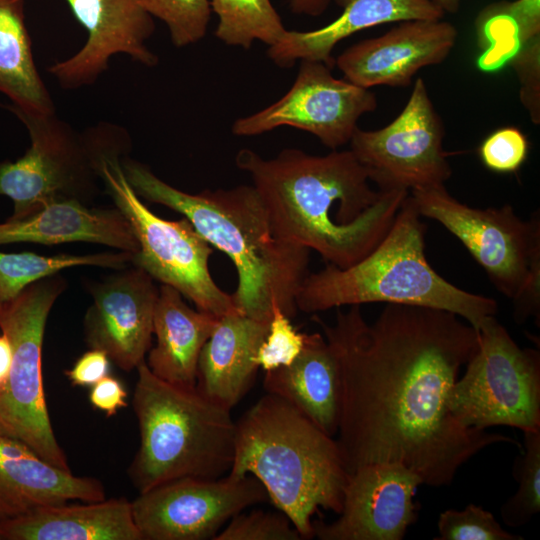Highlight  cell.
I'll return each mask as SVG.
<instances>
[{
  "mask_svg": "<svg viewBox=\"0 0 540 540\" xmlns=\"http://www.w3.org/2000/svg\"><path fill=\"white\" fill-rule=\"evenodd\" d=\"M339 368L336 440L349 474L373 463L400 464L432 487L448 486L483 449L514 439L462 426L451 389L478 347V332L449 311L385 304L372 323L361 305L318 317Z\"/></svg>",
  "mask_w": 540,
  "mask_h": 540,
  "instance_id": "1",
  "label": "cell"
},
{
  "mask_svg": "<svg viewBox=\"0 0 540 540\" xmlns=\"http://www.w3.org/2000/svg\"><path fill=\"white\" fill-rule=\"evenodd\" d=\"M235 163L250 176L277 233L341 269L380 243L409 194L374 190L350 149L312 155L285 148L265 159L243 148Z\"/></svg>",
  "mask_w": 540,
  "mask_h": 540,
  "instance_id": "2",
  "label": "cell"
},
{
  "mask_svg": "<svg viewBox=\"0 0 540 540\" xmlns=\"http://www.w3.org/2000/svg\"><path fill=\"white\" fill-rule=\"evenodd\" d=\"M121 166L139 197L182 214L211 246L230 258L237 272L232 297L240 313L269 322L277 305L289 318L296 315V297L309 274V249L277 233L253 185L191 194L129 157L122 158Z\"/></svg>",
  "mask_w": 540,
  "mask_h": 540,
  "instance_id": "3",
  "label": "cell"
},
{
  "mask_svg": "<svg viewBox=\"0 0 540 540\" xmlns=\"http://www.w3.org/2000/svg\"><path fill=\"white\" fill-rule=\"evenodd\" d=\"M232 477H255L302 539L312 517L342 509L347 472L338 444L288 401L267 393L236 422Z\"/></svg>",
  "mask_w": 540,
  "mask_h": 540,
  "instance_id": "4",
  "label": "cell"
},
{
  "mask_svg": "<svg viewBox=\"0 0 540 540\" xmlns=\"http://www.w3.org/2000/svg\"><path fill=\"white\" fill-rule=\"evenodd\" d=\"M425 230L408 194L391 228L368 255L348 268L327 264L306 276L296 297L298 310L315 313L367 303L428 307L454 313L477 330L498 312L496 300L440 276L425 255Z\"/></svg>",
  "mask_w": 540,
  "mask_h": 540,
  "instance_id": "5",
  "label": "cell"
},
{
  "mask_svg": "<svg viewBox=\"0 0 540 540\" xmlns=\"http://www.w3.org/2000/svg\"><path fill=\"white\" fill-rule=\"evenodd\" d=\"M136 369L132 404L140 444L128 474L139 493L178 478L216 479L229 473L236 433L231 410L196 387L158 378L145 361Z\"/></svg>",
  "mask_w": 540,
  "mask_h": 540,
  "instance_id": "6",
  "label": "cell"
},
{
  "mask_svg": "<svg viewBox=\"0 0 540 540\" xmlns=\"http://www.w3.org/2000/svg\"><path fill=\"white\" fill-rule=\"evenodd\" d=\"M128 146L125 132L104 137L96 148L95 166L108 195L130 224L139 244L131 264L178 290L200 311L218 318L239 312L232 294L223 291L210 273L211 245L187 218L170 221L158 217L130 186L121 166Z\"/></svg>",
  "mask_w": 540,
  "mask_h": 540,
  "instance_id": "7",
  "label": "cell"
},
{
  "mask_svg": "<svg viewBox=\"0 0 540 540\" xmlns=\"http://www.w3.org/2000/svg\"><path fill=\"white\" fill-rule=\"evenodd\" d=\"M421 217L444 226L466 247L494 287L513 302L518 324L540 319V215L520 218L511 205L474 208L445 185L409 192Z\"/></svg>",
  "mask_w": 540,
  "mask_h": 540,
  "instance_id": "8",
  "label": "cell"
},
{
  "mask_svg": "<svg viewBox=\"0 0 540 540\" xmlns=\"http://www.w3.org/2000/svg\"><path fill=\"white\" fill-rule=\"evenodd\" d=\"M66 288L58 273L34 282L0 305V330L12 362L0 392V433L22 441L50 464L71 471L54 435L42 378V345L50 310Z\"/></svg>",
  "mask_w": 540,
  "mask_h": 540,
  "instance_id": "9",
  "label": "cell"
},
{
  "mask_svg": "<svg viewBox=\"0 0 540 540\" xmlns=\"http://www.w3.org/2000/svg\"><path fill=\"white\" fill-rule=\"evenodd\" d=\"M478 347L455 381L448 407L464 427L540 430V352L521 348L495 316L477 329Z\"/></svg>",
  "mask_w": 540,
  "mask_h": 540,
  "instance_id": "10",
  "label": "cell"
},
{
  "mask_svg": "<svg viewBox=\"0 0 540 540\" xmlns=\"http://www.w3.org/2000/svg\"><path fill=\"white\" fill-rule=\"evenodd\" d=\"M11 111L26 126L31 145L16 161L0 163V195L14 205L7 220H22L56 200L89 201L99 176L88 132L77 133L55 113Z\"/></svg>",
  "mask_w": 540,
  "mask_h": 540,
  "instance_id": "11",
  "label": "cell"
},
{
  "mask_svg": "<svg viewBox=\"0 0 540 540\" xmlns=\"http://www.w3.org/2000/svg\"><path fill=\"white\" fill-rule=\"evenodd\" d=\"M445 128L422 78L398 116L377 130L357 128L350 150L378 189L411 191L444 185L452 169L443 148Z\"/></svg>",
  "mask_w": 540,
  "mask_h": 540,
  "instance_id": "12",
  "label": "cell"
},
{
  "mask_svg": "<svg viewBox=\"0 0 540 540\" xmlns=\"http://www.w3.org/2000/svg\"><path fill=\"white\" fill-rule=\"evenodd\" d=\"M376 109L377 98L369 89L334 77L332 68L324 62L302 60L285 95L254 114L236 119L231 131L250 137L290 126L337 150L350 142L358 120Z\"/></svg>",
  "mask_w": 540,
  "mask_h": 540,
  "instance_id": "13",
  "label": "cell"
},
{
  "mask_svg": "<svg viewBox=\"0 0 540 540\" xmlns=\"http://www.w3.org/2000/svg\"><path fill=\"white\" fill-rule=\"evenodd\" d=\"M269 500L253 476L167 481L131 502L142 540L214 539L222 525L246 508Z\"/></svg>",
  "mask_w": 540,
  "mask_h": 540,
  "instance_id": "14",
  "label": "cell"
},
{
  "mask_svg": "<svg viewBox=\"0 0 540 540\" xmlns=\"http://www.w3.org/2000/svg\"><path fill=\"white\" fill-rule=\"evenodd\" d=\"M420 477L395 463H373L349 474L339 517L313 521L320 540H402L417 521Z\"/></svg>",
  "mask_w": 540,
  "mask_h": 540,
  "instance_id": "15",
  "label": "cell"
},
{
  "mask_svg": "<svg viewBox=\"0 0 540 540\" xmlns=\"http://www.w3.org/2000/svg\"><path fill=\"white\" fill-rule=\"evenodd\" d=\"M64 1L88 37L77 53L48 68L62 88L94 84L108 69L110 58L120 53L147 67L157 65V55L146 45L155 30L153 17L138 0Z\"/></svg>",
  "mask_w": 540,
  "mask_h": 540,
  "instance_id": "16",
  "label": "cell"
},
{
  "mask_svg": "<svg viewBox=\"0 0 540 540\" xmlns=\"http://www.w3.org/2000/svg\"><path fill=\"white\" fill-rule=\"evenodd\" d=\"M154 281L132 265L92 288L93 302L83 321L85 341L124 371L136 369L151 347L159 294Z\"/></svg>",
  "mask_w": 540,
  "mask_h": 540,
  "instance_id": "17",
  "label": "cell"
},
{
  "mask_svg": "<svg viewBox=\"0 0 540 540\" xmlns=\"http://www.w3.org/2000/svg\"><path fill=\"white\" fill-rule=\"evenodd\" d=\"M457 37V28L443 19L402 21L380 36L348 47L335 66L344 79L366 89L406 87L420 69L442 63Z\"/></svg>",
  "mask_w": 540,
  "mask_h": 540,
  "instance_id": "18",
  "label": "cell"
},
{
  "mask_svg": "<svg viewBox=\"0 0 540 540\" xmlns=\"http://www.w3.org/2000/svg\"><path fill=\"white\" fill-rule=\"evenodd\" d=\"M105 499L102 483L50 464L20 440L0 433V520L70 500Z\"/></svg>",
  "mask_w": 540,
  "mask_h": 540,
  "instance_id": "19",
  "label": "cell"
},
{
  "mask_svg": "<svg viewBox=\"0 0 540 540\" xmlns=\"http://www.w3.org/2000/svg\"><path fill=\"white\" fill-rule=\"evenodd\" d=\"M342 9L329 24L310 31L287 30L268 47L269 59L280 68L297 61L316 60L335 66L337 44L349 36L377 25L409 20L443 19L444 12L428 0H333Z\"/></svg>",
  "mask_w": 540,
  "mask_h": 540,
  "instance_id": "20",
  "label": "cell"
},
{
  "mask_svg": "<svg viewBox=\"0 0 540 540\" xmlns=\"http://www.w3.org/2000/svg\"><path fill=\"white\" fill-rule=\"evenodd\" d=\"M268 328L240 312L219 317L198 359L196 389L231 410L255 381V356Z\"/></svg>",
  "mask_w": 540,
  "mask_h": 540,
  "instance_id": "21",
  "label": "cell"
},
{
  "mask_svg": "<svg viewBox=\"0 0 540 540\" xmlns=\"http://www.w3.org/2000/svg\"><path fill=\"white\" fill-rule=\"evenodd\" d=\"M77 241L99 243L133 255L139 250L130 224L116 207L89 208L75 199L56 200L22 220L0 223V246Z\"/></svg>",
  "mask_w": 540,
  "mask_h": 540,
  "instance_id": "22",
  "label": "cell"
},
{
  "mask_svg": "<svg viewBox=\"0 0 540 540\" xmlns=\"http://www.w3.org/2000/svg\"><path fill=\"white\" fill-rule=\"evenodd\" d=\"M5 540H142L131 502L111 498L86 504L53 505L0 520Z\"/></svg>",
  "mask_w": 540,
  "mask_h": 540,
  "instance_id": "23",
  "label": "cell"
},
{
  "mask_svg": "<svg viewBox=\"0 0 540 540\" xmlns=\"http://www.w3.org/2000/svg\"><path fill=\"white\" fill-rule=\"evenodd\" d=\"M263 386L267 393L292 404L327 435L337 434L339 368L324 335L306 333L303 349L295 361L265 372Z\"/></svg>",
  "mask_w": 540,
  "mask_h": 540,
  "instance_id": "24",
  "label": "cell"
},
{
  "mask_svg": "<svg viewBox=\"0 0 540 540\" xmlns=\"http://www.w3.org/2000/svg\"><path fill=\"white\" fill-rule=\"evenodd\" d=\"M218 317L190 308L175 288L162 284L153 317L156 344L146 364L158 378L182 387H196L201 350Z\"/></svg>",
  "mask_w": 540,
  "mask_h": 540,
  "instance_id": "25",
  "label": "cell"
},
{
  "mask_svg": "<svg viewBox=\"0 0 540 540\" xmlns=\"http://www.w3.org/2000/svg\"><path fill=\"white\" fill-rule=\"evenodd\" d=\"M0 93L11 100V109L33 116L55 113L34 61L25 0H0Z\"/></svg>",
  "mask_w": 540,
  "mask_h": 540,
  "instance_id": "26",
  "label": "cell"
},
{
  "mask_svg": "<svg viewBox=\"0 0 540 540\" xmlns=\"http://www.w3.org/2000/svg\"><path fill=\"white\" fill-rule=\"evenodd\" d=\"M125 251L87 255L59 254L44 256L33 252L0 251V305L16 297L30 284L74 266H99L121 270L132 262Z\"/></svg>",
  "mask_w": 540,
  "mask_h": 540,
  "instance_id": "27",
  "label": "cell"
},
{
  "mask_svg": "<svg viewBox=\"0 0 540 540\" xmlns=\"http://www.w3.org/2000/svg\"><path fill=\"white\" fill-rule=\"evenodd\" d=\"M210 5L218 16L215 36L228 46L249 49L260 41L270 47L288 30L271 0H210Z\"/></svg>",
  "mask_w": 540,
  "mask_h": 540,
  "instance_id": "28",
  "label": "cell"
},
{
  "mask_svg": "<svg viewBox=\"0 0 540 540\" xmlns=\"http://www.w3.org/2000/svg\"><path fill=\"white\" fill-rule=\"evenodd\" d=\"M475 28L479 44L496 49L505 44L504 58L510 60L508 43L514 52L529 40L540 36V0L501 1L479 12Z\"/></svg>",
  "mask_w": 540,
  "mask_h": 540,
  "instance_id": "29",
  "label": "cell"
},
{
  "mask_svg": "<svg viewBox=\"0 0 540 540\" xmlns=\"http://www.w3.org/2000/svg\"><path fill=\"white\" fill-rule=\"evenodd\" d=\"M523 434L524 447L512 469L518 487L500 507L503 523L513 528L526 525L540 512V430Z\"/></svg>",
  "mask_w": 540,
  "mask_h": 540,
  "instance_id": "30",
  "label": "cell"
},
{
  "mask_svg": "<svg viewBox=\"0 0 540 540\" xmlns=\"http://www.w3.org/2000/svg\"><path fill=\"white\" fill-rule=\"evenodd\" d=\"M152 17L164 22L175 47L199 42L206 35L211 17L210 0H138Z\"/></svg>",
  "mask_w": 540,
  "mask_h": 540,
  "instance_id": "31",
  "label": "cell"
},
{
  "mask_svg": "<svg viewBox=\"0 0 540 540\" xmlns=\"http://www.w3.org/2000/svg\"><path fill=\"white\" fill-rule=\"evenodd\" d=\"M438 536L435 540H522L519 534L510 533L502 527L494 515L473 503L464 509H447L437 522Z\"/></svg>",
  "mask_w": 540,
  "mask_h": 540,
  "instance_id": "32",
  "label": "cell"
},
{
  "mask_svg": "<svg viewBox=\"0 0 540 540\" xmlns=\"http://www.w3.org/2000/svg\"><path fill=\"white\" fill-rule=\"evenodd\" d=\"M277 305L272 308L267 335L260 344L255 361L265 372L291 365L301 353L306 333H301Z\"/></svg>",
  "mask_w": 540,
  "mask_h": 540,
  "instance_id": "33",
  "label": "cell"
},
{
  "mask_svg": "<svg viewBox=\"0 0 540 540\" xmlns=\"http://www.w3.org/2000/svg\"><path fill=\"white\" fill-rule=\"evenodd\" d=\"M289 518L281 513L261 510L238 513L214 540H301Z\"/></svg>",
  "mask_w": 540,
  "mask_h": 540,
  "instance_id": "34",
  "label": "cell"
},
{
  "mask_svg": "<svg viewBox=\"0 0 540 540\" xmlns=\"http://www.w3.org/2000/svg\"><path fill=\"white\" fill-rule=\"evenodd\" d=\"M529 143L516 127L491 133L480 145L479 156L486 168L497 173H514L528 156Z\"/></svg>",
  "mask_w": 540,
  "mask_h": 540,
  "instance_id": "35",
  "label": "cell"
},
{
  "mask_svg": "<svg viewBox=\"0 0 540 540\" xmlns=\"http://www.w3.org/2000/svg\"><path fill=\"white\" fill-rule=\"evenodd\" d=\"M519 80L520 102L534 124H540V36L524 43L509 60Z\"/></svg>",
  "mask_w": 540,
  "mask_h": 540,
  "instance_id": "36",
  "label": "cell"
},
{
  "mask_svg": "<svg viewBox=\"0 0 540 540\" xmlns=\"http://www.w3.org/2000/svg\"><path fill=\"white\" fill-rule=\"evenodd\" d=\"M110 359L101 350L90 349L79 357L65 375L74 386H92L109 374Z\"/></svg>",
  "mask_w": 540,
  "mask_h": 540,
  "instance_id": "37",
  "label": "cell"
},
{
  "mask_svg": "<svg viewBox=\"0 0 540 540\" xmlns=\"http://www.w3.org/2000/svg\"><path fill=\"white\" fill-rule=\"evenodd\" d=\"M91 387L89 393L91 405L103 411L107 417L116 415L120 409L128 406L127 390L117 378L108 374Z\"/></svg>",
  "mask_w": 540,
  "mask_h": 540,
  "instance_id": "38",
  "label": "cell"
},
{
  "mask_svg": "<svg viewBox=\"0 0 540 540\" xmlns=\"http://www.w3.org/2000/svg\"><path fill=\"white\" fill-rule=\"evenodd\" d=\"M332 0H290L289 7L292 13L307 16L323 14Z\"/></svg>",
  "mask_w": 540,
  "mask_h": 540,
  "instance_id": "39",
  "label": "cell"
},
{
  "mask_svg": "<svg viewBox=\"0 0 540 540\" xmlns=\"http://www.w3.org/2000/svg\"><path fill=\"white\" fill-rule=\"evenodd\" d=\"M12 362V349L6 335L0 334V392L6 385Z\"/></svg>",
  "mask_w": 540,
  "mask_h": 540,
  "instance_id": "40",
  "label": "cell"
},
{
  "mask_svg": "<svg viewBox=\"0 0 540 540\" xmlns=\"http://www.w3.org/2000/svg\"><path fill=\"white\" fill-rule=\"evenodd\" d=\"M444 13L455 14L460 7V0H428Z\"/></svg>",
  "mask_w": 540,
  "mask_h": 540,
  "instance_id": "41",
  "label": "cell"
}]
</instances>
